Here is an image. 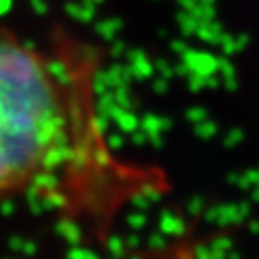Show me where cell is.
<instances>
[{
	"label": "cell",
	"instance_id": "cell-1",
	"mask_svg": "<svg viewBox=\"0 0 259 259\" xmlns=\"http://www.w3.org/2000/svg\"><path fill=\"white\" fill-rule=\"evenodd\" d=\"M87 108L47 56L0 27V205L50 188L65 209L83 192L110 156Z\"/></svg>",
	"mask_w": 259,
	"mask_h": 259
}]
</instances>
